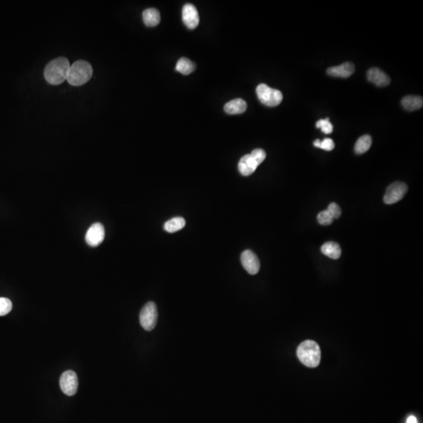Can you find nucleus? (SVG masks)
Returning a JSON list of instances; mask_svg holds the SVG:
<instances>
[{
	"label": "nucleus",
	"instance_id": "1",
	"mask_svg": "<svg viewBox=\"0 0 423 423\" xmlns=\"http://www.w3.org/2000/svg\"><path fill=\"white\" fill-rule=\"evenodd\" d=\"M70 63L65 57H58L51 61L45 68V79L51 85H60L67 80Z\"/></svg>",
	"mask_w": 423,
	"mask_h": 423
},
{
	"label": "nucleus",
	"instance_id": "2",
	"mask_svg": "<svg viewBox=\"0 0 423 423\" xmlns=\"http://www.w3.org/2000/svg\"><path fill=\"white\" fill-rule=\"evenodd\" d=\"M297 356L308 368H316L321 361L320 347L315 341H304L298 347Z\"/></svg>",
	"mask_w": 423,
	"mask_h": 423
},
{
	"label": "nucleus",
	"instance_id": "3",
	"mask_svg": "<svg viewBox=\"0 0 423 423\" xmlns=\"http://www.w3.org/2000/svg\"><path fill=\"white\" fill-rule=\"evenodd\" d=\"M93 75V68L91 65L85 61H75L70 66L67 81L74 86L84 85L91 79Z\"/></svg>",
	"mask_w": 423,
	"mask_h": 423
},
{
	"label": "nucleus",
	"instance_id": "4",
	"mask_svg": "<svg viewBox=\"0 0 423 423\" xmlns=\"http://www.w3.org/2000/svg\"><path fill=\"white\" fill-rule=\"evenodd\" d=\"M265 151L257 148L252 152L251 154H245L238 163V170L241 175L250 176L255 172L258 166L265 160Z\"/></svg>",
	"mask_w": 423,
	"mask_h": 423
},
{
	"label": "nucleus",
	"instance_id": "5",
	"mask_svg": "<svg viewBox=\"0 0 423 423\" xmlns=\"http://www.w3.org/2000/svg\"><path fill=\"white\" fill-rule=\"evenodd\" d=\"M256 94L262 103L268 107H276L282 103L283 95L278 89H272L266 84H259Z\"/></svg>",
	"mask_w": 423,
	"mask_h": 423
},
{
	"label": "nucleus",
	"instance_id": "6",
	"mask_svg": "<svg viewBox=\"0 0 423 423\" xmlns=\"http://www.w3.org/2000/svg\"><path fill=\"white\" fill-rule=\"evenodd\" d=\"M158 320L157 306L153 302L145 304L140 313V323L144 329L148 332L155 328Z\"/></svg>",
	"mask_w": 423,
	"mask_h": 423
},
{
	"label": "nucleus",
	"instance_id": "7",
	"mask_svg": "<svg viewBox=\"0 0 423 423\" xmlns=\"http://www.w3.org/2000/svg\"><path fill=\"white\" fill-rule=\"evenodd\" d=\"M79 381L77 374L71 370L66 371L61 374L60 387L61 390L67 396H74L77 393Z\"/></svg>",
	"mask_w": 423,
	"mask_h": 423
},
{
	"label": "nucleus",
	"instance_id": "8",
	"mask_svg": "<svg viewBox=\"0 0 423 423\" xmlns=\"http://www.w3.org/2000/svg\"><path fill=\"white\" fill-rule=\"evenodd\" d=\"M407 191V186L405 183H393L387 187L384 195V203L388 204L398 203L403 199Z\"/></svg>",
	"mask_w": 423,
	"mask_h": 423
},
{
	"label": "nucleus",
	"instance_id": "9",
	"mask_svg": "<svg viewBox=\"0 0 423 423\" xmlns=\"http://www.w3.org/2000/svg\"><path fill=\"white\" fill-rule=\"evenodd\" d=\"M104 237V227L101 223H95L88 229L85 235V241L89 246L97 247L103 242Z\"/></svg>",
	"mask_w": 423,
	"mask_h": 423
},
{
	"label": "nucleus",
	"instance_id": "10",
	"mask_svg": "<svg viewBox=\"0 0 423 423\" xmlns=\"http://www.w3.org/2000/svg\"><path fill=\"white\" fill-rule=\"evenodd\" d=\"M241 264L245 271L252 275H255L259 272L260 263L257 255L251 250H245L241 255Z\"/></svg>",
	"mask_w": 423,
	"mask_h": 423
},
{
	"label": "nucleus",
	"instance_id": "11",
	"mask_svg": "<svg viewBox=\"0 0 423 423\" xmlns=\"http://www.w3.org/2000/svg\"><path fill=\"white\" fill-rule=\"evenodd\" d=\"M183 21L189 29H195L199 24V15L196 7L190 3H186L183 7Z\"/></svg>",
	"mask_w": 423,
	"mask_h": 423
},
{
	"label": "nucleus",
	"instance_id": "12",
	"mask_svg": "<svg viewBox=\"0 0 423 423\" xmlns=\"http://www.w3.org/2000/svg\"><path fill=\"white\" fill-rule=\"evenodd\" d=\"M367 78L369 82L378 86H387L390 83V78L378 68L369 69L367 73Z\"/></svg>",
	"mask_w": 423,
	"mask_h": 423
},
{
	"label": "nucleus",
	"instance_id": "13",
	"mask_svg": "<svg viewBox=\"0 0 423 423\" xmlns=\"http://www.w3.org/2000/svg\"><path fill=\"white\" fill-rule=\"evenodd\" d=\"M355 66L353 63L346 62L338 66L329 68L327 70V73L333 77L349 78L355 73Z\"/></svg>",
	"mask_w": 423,
	"mask_h": 423
},
{
	"label": "nucleus",
	"instance_id": "14",
	"mask_svg": "<svg viewBox=\"0 0 423 423\" xmlns=\"http://www.w3.org/2000/svg\"><path fill=\"white\" fill-rule=\"evenodd\" d=\"M247 109V103L241 98L233 100L226 103L224 111L229 115H239L242 114Z\"/></svg>",
	"mask_w": 423,
	"mask_h": 423
},
{
	"label": "nucleus",
	"instance_id": "15",
	"mask_svg": "<svg viewBox=\"0 0 423 423\" xmlns=\"http://www.w3.org/2000/svg\"><path fill=\"white\" fill-rule=\"evenodd\" d=\"M401 103L405 109L413 112L423 107V99L420 96H406L401 101Z\"/></svg>",
	"mask_w": 423,
	"mask_h": 423
},
{
	"label": "nucleus",
	"instance_id": "16",
	"mask_svg": "<svg viewBox=\"0 0 423 423\" xmlns=\"http://www.w3.org/2000/svg\"><path fill=\"white\" fill-rule=\"evenodd\" d=\"M321 252L324 255L331 259H337L341 256L340 245L335 241H328L321 246Z\"/></svg>",
	"mask_w": 423,
	"mask_h": 423
},
{
	"label": "nucleus",
	"instance_id": "17",
	"mask_svg": "<svg viewBox=\"0 0 423 423\" xmlns=\"http://www.w3.org/2000/svg\"><path fill=\"white\" fill-rule=\"evenodd\" d=\"M143 20L146 26H156L160 22V13L157 9H147L143 12Z\"/></svg>",
	"mask_w": 423,
	"mask_h": 423
},
{
	"label": "nucleus",
	"instance_id": "18",
	"mask_svg": "<svg viewBox=\"0 0 423 423\" xmlns=\"http://www.w3.org/2000/svg\"><path fill=\"white\" fill-rule=\"evenodd\" d=\"M186 221L183 217H174L167 221L164 225V230L169 233H174L185 227Z\"/></svg>",
	"mask_w": 423,
	"mask_h": 423
},
{
	"label": "nucleus",
	"instance_id": "19",
	"mask_svg": "<svg viewBox=\"0 0 423 423\" xmlns=\"http://www.w3.org/2000/svg\"><path fill=\"white\" fill-rule=\"evenodd\" d=\"M372 140L369 135H364L356 140L355 151L357 154H364L370 149Z\"/></svg>",
	"mask_w": 423,
	"mask_h": 423
},
{
	"label": "nucleus",
	"instance_id": "20",
	"mask_svg": "<svg viewBox=\"0 0 423 423\" xmlns=\"http://www.w3.org/2000/svg\"><path fill=\"white\" fill-rule=\"evenodd\" d=\"M176 70L183 75H189L195 70V65L189 59L182 57L176 64Z\"/></svg>",
	"mask_w": 423,
	"mask_h": 423
},
{
	"label": "nucleus",
	"instance_id": "21",
	"mask_svg": "<svg viewBox=\"0 0 423 423\" xmlns=\"http://www.w3.org/2000/svg\"><path fill=\"white\" fill-rule=\"evenodd\" d=\"M314 145L316 148H321L323 150L328 151V152L333 150L335 148L334 141L330 138H325L322 141L320 140H316L314 142Z\"/></svg>",
	"mask_w": 423,
	"mask_h": 423
},
{
	"label": "nucleus",
	"instance_id": "22",
	"mask_svg": "<svg viewBox=\"0 0 423 423\" xmlns=\"http://www.w3.org/2000/svg\"><path fill=\"white\" fill-rule=\"evenodd\" d=\"M316 127L321 129L325 134H331L333 132V125L329 121V118L320 119L316 123Z\"/></svg>",
	"mask_w": 423,
	"mask_h": 423
},
{
	"label": "nucleus",
	"instance_id": "23",
	"mask_svg": "<svg viewBox=\"0 0 423 423\" xmlns=\"http://www.w3.org/2000/svg\"><path fill=\"white\" fill-rule=\"evenodd\" d=\"M12 303L7 298L0 297V316H5L12 310Z\"/></svg>",
	"mask_w": 423,
	"mask_h": 423
},
{
	"label": "nucleus",
	"instance_id": "24",
	"mask_svg": "<svg viewBox=\"0 0 423 423\" xmlns=\"http://www.w3.org/2000/svg\"><path fill=\"white\" fill-rule=\"evenodd\" d=\"M318 220L320 224L328 226V225L332 223L334 220V218L332 217L330 213H328V210H324L318 215Z\"/></svg>",
	"mask_w": 423,
	"mask_h": 423
},
{
	"label": "nucleus",
	"instance_id": "25",
	"mask_svg": "<svg viewBox=\"0 0 423 423\" xmlns=\"http://www.w3.org/2000/svg\"><path fill=\"white\" fill-rule=\"evenodd\" d=\"M327 210L328 211V213L332 215V217L334 219H338V218L340 217L341 214H342V210H341L340 207L338 206V204H336V203H331L328 205Z\"/></svg>",
	"mask_w": 423,
	"mask_h": 423
},
{
	"label": "nucleus",
	"instance_id": "26",
	"mask_svg": "<svg viewBox=\"0 0 423 423\" xmlns=\"http://www.w3.org/2000/svg\"><path fill=\"white\" fill-rule=\"evenodd\" d=\"M407 423H418L417 419H416V418L414 415H411V416H409L407 418Z\"/></svg>",
	"mask_w": 423,
	"mask_h": 423
}]
</instances>
